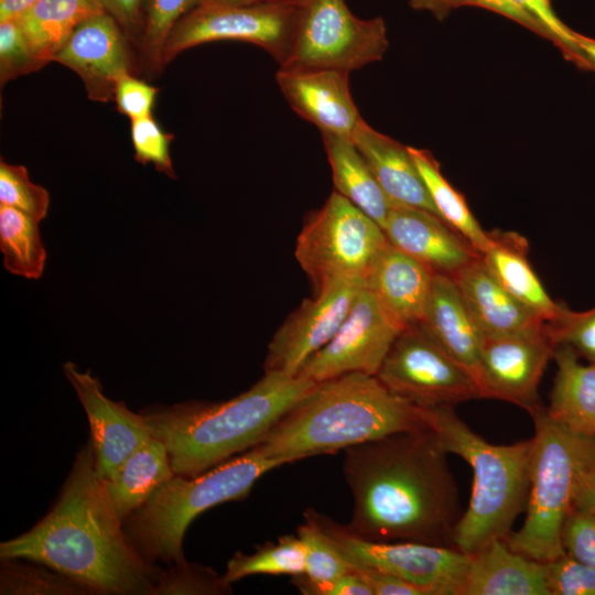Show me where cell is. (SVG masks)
I'll list each match as a JSON object with an SVG mask.
<instances>
[{
	"label": "cell",
	"mask_w": 595,
	"mask_h": 595,
	"mask_svg": "<svg viewBox=\"0 0 595 595\" xmlns=\"http://www.w3.org/2000/svg\"><path fill=\"white\" fill-rule=\"evenodd\" d=\"M452 3L453 9L463 6H473L490 10L547 39L542 28L513 0H453Z\"/></svg>",
	"instance_id": "obj_46"
},
{
	"label": "cell",
	"mask_w": 595,
	"mask_h": 595,
	"mask_svg": "<svg viewBox=\"0 0 595 595\" xmlns=\"http://www.w3.org/2000/svg\"><path fill=\"white\" fill-rule=\"evenodd\" d=\"M351 139L392 205L416 207L439 216L409 147L375 130L364 119Z\"/></svg>",
	"instance_id": "obj_22"
},
{
	"label": "cell",
	"mask_w": 595,
	"mask_h": 595,
	"mask_svg": "<svg viewBox=\"0 0 595 595\" xmlns=\"http://www.w3.org/2000/svg\"><path fill=\"white\" fill-rule=\"evenodd\" d=\"M462 595H549L544 564L495 540L472 555Z\"/></svg>",
	"instance_id": "obj_24"
},
{
	"label": "cell",
	"mask_w": 595,
	"mask_h": 595,
	"mask_svg": "<svg viewBox=\"0 0 595 595\" xmlns=\"http://www.w3.org/2000/svg\"><path fill=\"white\" fill-rule=\"evenodd\" d=\"M387 242L377 221L334 191L307 216L294 255L316 293L339 279L365 278Z\"/></svg>",
	"instance_id": "obj_8"
},
{
	"label": "cell",
	"mask_w": 595,
	"mask_h": 595,
	"mask_svg": "<svg viewBox=\"0 0 595 595\" xmlns=\"http://www.w3.org/2000/svg\"><path fill=\"white\" fill-rule=\"evenodd\" d=\"M447 452L429 426L344 450L353 495L348 528L372 541L453 547L463 515Z\"/></svg>",
	"instance_id": "obj_1"
},
{
	"label": "cell",
	"mask_w": 595,
	"mask_h": 595,
	"mask_svg": "<svg viewBox=\"0 0 595 595\" xmlns=\"http://www.w3.org/2000/svg\"><path fill=\"white\" fill-rule=\"evenodd\" d=\"M529 414L534 434L526 518L507 543L513 551L544 563L565 554L563 526L574 508L582 478L595 467V439L552 420L543 405Z\"/></svg>",
	"instance_id": "obj_7"
},
{
	"label": "cell",
	"mask_w": 595,
	"mask_h": 595,
	"mask_svg": "<svg viewBox=\"0 0 595 595\" xmlns=\"http://www.w3.org/2000/svg\"><path fill=\"white\" fill-rule=\"evenodd\" d=\"M39 224L17 208L0 205V250L3 267L10 273L30 280L42 277L46 250Z\"/></svg>",
	"instance_id": "obj_32"
},
{
	"label": "cell",
	"mask_w": 595,
	"mask_h": 595,
	"mask_svg": "<svg viewBox=\"0 0 595 595\" xmlns=\"http://www.w3.org/2000/svg\"><path fill=\"white\" fill-rule=\"evenodd\" d=\"M44 65L35 58L15 19L0 22V83L39 71Z\"/></svg>",
	"instance_id": "obj_41"
},
{
	"label": "cell",
	"mask_w": 595,
	"mask_h": 595,
	"mask_svg": "<svg viewBox=\"0 0 595 595\" xmlns=\"http://www.w3.org/2000/svg\"><path fill=\"white\" fill-rule=\"evenodd\" d=\"M175 475L165 445L154 436L132 452L105 480L107 494L122 522Z\"/></svg>",
	"instance_id": "obj_27"
},
{
	"label": "cell",
	"mask_w": 595,
	"mask_h": 595,
	"mask_svg": "<svg viewBox=\"0 0 595 595\" xmlns=\"http://www.w3.org/2000/svg\"><path fill=\"white\" fill-rule=\"evenodd\" d=\"M556 374L549 394L548 415L569 430L595 439V363L582 364L567 345L553 356Z\"/></svg>",
	"instance_id": "obj_26"
},
{
	"label": "cell",
	"mask_w": 595,
	"mask_h": 595,
	"mask_svg": "<svg viewBox=\"0 0 595 595\" xmlns=\"http://www.w3.org/2000/svg\"><path fill=\"white\" fill-rule=\"evenodd\" d=\"M547 327L555 346L567 345L580 357L595 363V306L576 312L563 305Z\"/></svg>",
	"instance_id": "obj_38"
},
{
	"label": "cell",
	"mask_w": 595,
	"mask_h": 595,
	"mask_svg": "<svg viewBox=\"0 0 595 595\" xmlns=\"http://www.w3.org/2000/svg\"><path fill=\"white\" fill-rule=\"evenodd\" d=\"M299 12V7L288 4H229L205 0L171 30L162 52V66L188 48L219 41L260 46L281 66L291 52Z\"/></svg>",
	"instance_id": "obj_11"
},
{
	"label": "cell",
	"mask_w": 595,
	"mask_h": 595,
	"mask_svg": "<svg viewBox=\"0 0 595 595\" xmlns=\"http://www.w3.org/2000/svg\"><path fill=\"white\" fill-rule=\"evenodd\" d=\"M383 230L388 242L434 274L454 277L479 256L442 218L421 208L392 205Z\"/></svg>",
	"instance_id": "obj_19"
},
{
	"label": "cell",
	"mask_w": 595,
	"mask_h": 595,
	"mask_svg": "<svg viewBox=\"0 0 595 595\" xmlns=\"http://www.w3.org/2000/svg\"><path fill=\"white\" fill-rule=\"evenodd\" d=\"M426 415L445 451L462 457L473 472L470 498L456 526L454 548L474 555L495 540H507L527 508L533 439L491 444L474 432L454 407L426 409Z\"/></svg>",
	"instance_id": "obj_5"
},
{
	"label": "cell",
	"mask_w": 595,
	"mask_h": 595,
	"mask_svg": "<svg viewBox=\"0 0 595 595\" xmlns=\"http://www.w3.org/2000/svg\"><path fill=\"white\" fill-rule=\"evenodd\" d=\"M376 377L391 393L424 409L482 398L472 374L421 323L398 334Z\"/></svg>",
	"instance_id": "obj_12"
},
{
	"label": "cell",
	"mask_w": 595,
	"mask_h": 595,
	"mask_svg": "<svg viewBox=\"0 0 595 595\" xmlns=\"http://www.w3.org/2000/svg\"><path fill=\"white\" fill-rule=\"evenodd\" d=\"M37 1L39 0H0V22L18 18Z\"/></svg>",
	"instance_id": "obj_51"
},
{
	"label": "cell",
	"mask_w": 595,
	"mask_h": 595,
	"mask_svg": "<svg viewBox=\"0 0 595 595\" xmlns=\"http://www.w3.org/2000/svg\"><path fill=\"white\" fill-rule=\"evenodd\" d=\"M1 561L0 594L2 595L91 594L86 586L43 564H24L19 562V559Z\"/></svg>",
	"instance_id": "obj_34"
},
{
	"label": "cell",
	"mask_w": 595,
	"mask_h": 595,
	"mask_svg": "<svg viewBox=\"0 0 595 595\" xmlns=\"http://www.w3.org/2000/svg\"><path fill=\"white\" fill-rule=\"evenodd\" d=\"M555 344L545 324L537 329L484 338L477 385L482 398L499 399L529 413L539 407V385Z\"/></svg>",
	"instance_id": "obj_15"
},
{
	"label": "cell",
	"mask_w": 595,
	"mask_h": 595,
	"mask_svg": "<svg viewBox=\"0 0 595 595\" xmlns=\"http://www.w3.org/2000/svg\"><path fill=\"white\" fill-rule=\"evenodd\" d=\"M315 385L264 372L227 401L155 405L141 413L152 435L165 445L175 475L192 477L257 446Z\"/></svg>",
	"instance_id": "obj_3"
},
{
	"label": "cell",
	"mask_w": 595,
	"mask_h": 595,
	"mask_svg": "<svg viewBox=\"0 0 595 595\" xmlns=\"http://www.w3.org/2000/svg\"><path fill=\"white\" fill-rule=\"evenodd\" d=\"M101 11L97 0H39L15 20L35 58L46 65L84 19Z\"/></svg>",
	"instance_id": "obj_29"
},
{
	"label": "cell",
	"mask_w": 595,
	"mask_h": 595,
	"mask_svg": "<svg viewBox=\"0 0 595 595\" xmlns=\"http://www.w3.org/2000/svg\"><path fill=\"white\" fill-rule=\"evenodd\" d=\"M453 0H410L409 3L414 10L428 11L436 19L443 20L453 10Z\"/></svg>",
	"instance_id": "obj_50"
},
{
	"label": "cell",
	"mask_w": 595,
	"mask_h": 595,
	"mask_svg": "<svg viewBox=\"0 0 595 595\" xmlns=\"http://www.w3.org/2000/svg\"><path fill=\"white\" fill-rule=\"evenodd\" d=\"M433 280L429 268L390 242L364 278L366 289L400 331L422 322Z\"/></svg>",
	"instance_id": "obj_20"
},
{
	"label": "cell",
	"mask_w": 595,
	"mask_h": 595,
	"mask_svg": "<svg viewBox=\"0 0 595 595\" xmlns=\"http://www.w3.org/2000/svg\"><path fill=\"white\" fill-rule=\"evenodd\" d=\"M549 595H595V570L563 554L544 562Z\"/></svg>",
	"instance_id": "obj_42"
},
{
	"label": "cell",
	"mask_w": 595,
	"mask_h": 595,
	"mask_svg": "<svg viewBox=\"0 0 595 595\" xmlns=\"http://www.w3.org/2000/svg\"><path fill=\"white\" fill-rule=\"evenodd\" d=\"M231 584L209 566L187 563L185 560L170 563L161 570L153 594L220 595L230 594Z\"/></svg>",
	"instance_id": "obj_36"
},
{
	"label": "cell",
	"mask_w": 595,
	"mask_h": 595,
	"mask_svg": "<svg viewBox=\"0 0 595 595\" xmlns=\"http://www.w3.org/2000/svg\"><path fill=\"white\" fill-rule=\"evenodd\" d=\"M0 205L17 208L36 220H43L50 207L48 191L30 180L28 169L0 162Z\"/></svg>",
	"instance_id": "obj_37"
},
{
	"label": "cell",
	"mask_w": 595,
	"mask_h": 595,
	"mask_svg": "<svg viewBox=\"0 0 595 595\" xmlns=\"http://www.w3.org/2000/svg\"><path fill=\"white\" fill-rule=\"evenodd\" d=\"M350 566L364 577L374 595H425L419 587L391 574L367 567Z\"/></svg>",
	"instance_id": "obj_47"
},
{
	"label": "cell",
	"mask_w": 595,
	"mask_h": 595,
	"mask_svg": "<svg viewBox=\"0 0 595 595\" xmlns=\"http://www.w3.org/2000/svg\"><path fill=\"white\" fill-rule=\"evenodd\" d=\"M158 93L156 87L128 74L118 80L113 100L118 111L133 121L152 116Z\"/></svg>",
	"instance_id": "obj_44"
},
{
	"label": "cell",
	"mask_w": 595,
	"mask_h": 595,
	"mask_svg": "<svg viewBox=\"0 0 595 595\" xmlns=\"http://www.w3.org/2000/svg\"><path fill=\"white\" fill-rule=\"evenodd\" d=\"M364 285V278L339 279L303 300L272 336L264 372L296 377L337 333Z\"/></svg>",
	"instance_id": "obj_13"
},
{
	"label": "cell",
	"mask_w": 595,
	"mask_h": 595,
	"mask_svg": "<svg viewBox=\"0 0 595 595\" xmlns=\"http://www.w3.org/2000/svg\"><path fill=\"white\" fill-rule=\"evenodd\" d=\"M129 39L106 11L89 15L74 30L53 62L65 65L82 79L89 99L113 100L118 80L131 74Z\"/></svg>",
	"instance_id": "obj_16"
},
{
	"label": "cell",
	"mask_w": 595,
	"mask_h": 595,
	"mask_svg": "<svg viewBox=\"0 0 595 595\" xmlns=\"http://www.w3.org/2000/svg\"><path fill=\"white\" fill-rule=\"evenodd\" d=\"M595 515V467L588 470L581 480L574 499V508Z\"/></svg>",
	"instance_id": "obj_49"
},
{
	"label": "cell",
	"mask_w": 595,
	"mask_h": 595,
	"mask_svg": "<svg viewBox=\"0 0 595 595\" xmlns=\"http://www.w3.org/2000/svg\"><path fill=\"white\" fill-rule=\"evenodd\" d=\"M328 595H374L364 577L353 567L336 580Z\"/></svg>",
	"instance_id": "obj_48"
},
{
	"label": "cell",
	"mask_w": 595,
	"mask_h": 595,
	"mask_svg": "<svg viewBox=\"0 0 595 595\" xmlns=\"http://www.w3.org/2000/svg\"><path fill=\"white\" fill-rule=\"evenodd\" d=\"M305 555V571L292 577L295 587L305 595H328L338 577L351 566L322 530L315 510L304 512V521L298 527Z\"/></svg>",
	"instance_id": "obj_31"
},
{
	"label": "cell",
	"mask_w": 595,
	"mask_h": 595,
	"mask_svg": "<svg viewBox=\"0 0 595 595\" xmlns=\"http://www.w3.org/2000/svg\"><path fill=\"white\" fill-rule=\"evenodd\" d=\"M204 0H148L139 48L143 67L154 74L163 69L162 52L175 23Z\"/></svg>",
	"instance_id": "obj_35"
},
{
	"label": "cell",
	"mask_w": 595,
	"mask_h": 595,
	"mask_svg": "<svg viewBox=\"0 0 595 595\" xmlns=\"http://www.w3.org/2000/svg\"><path fill=\"white\" fill-rule=\"evenodd\" d=\"M334 191L360 208L383 229L392 203L350 138L322 133Z\"/></svg>",
	"instance_id": "obj_28"
},
{
	"label": "cell",
	"mask_w": 595,
	"mask_h": 595,
	"mask_svg": "<svg viewBox=\"0 0 595 595\" xmlns=\"http://www.w3.org/2000/svg\"><path fill=\"white\" fill-rule=\"evenodd\" d=\"M288 463V458L267 457L253 447L197 476L174 475L125 520L126 534L150 562L185 560L184 534L198 515L245 499L262 475Z\"/></svg>",
	"instance_id": "obj_6"
},
{
	"label": "cell",
	"mask_w": 595,
	"mask_h": 595,
	"mask_svg": "<svg viewBox=\"0 0 595 595\" xmlns=\"http://www.w3.org/2000/svg\"><path fill=\"white\" fill-rule=\"evenodd\" d=\"M0 558L43 564L91 594L153 595L161 572L127 537L90 440L77 452L51 511L29 531L1 542Z\"/></svg>",
	"instance_id": "obj_2"
},
{
	"label": "cell",
	"mask_w": 595,
	"mask_h": 595,
	"mask_svg": "<svg viewBox=\"0 0 595 595\" xmlns=\"http://www.w3.org/2000/svg\"><path fill=\"white\" fill-rule=\"evenodd\" d=\"M452 278L484 338L517 335L545 324L501 285L479 256Z\"/></svg>",
	"instance_id": "obj_21"
},
{
	"label": "cell",
	"mask_w": 595,
	"mask_h": 595,
	"mask_svg": "<svg viewBox=\"0 0 595 595\" xmlns=\"http://www.w3.org/2000/svg\"><path fill=\"white\" fill-rule=\"evenodd\" d=\"M578 45L588 61L591 71L595 72V39L577 33Z\"/></svg>",
	"instance_id": "obj_53"
},
{
	"label": "cell",
	"mask_w": 595,
	"mask_h": 595,
	"mask_svg": "<svg viewBox=\"0 0 595 595\" xmlns=\"http://www.w3.org/2000/svg\"><path fill=\"white\" fill-rule=\"evenodd\" d=\"M421 324L477 382L484 336L452 277L434 274Z\"/></svg>",
	"instance_id": "obj_23"
},
{
	"label": "cell",
	"mask_w": 595,
	"mask_h": 595,
	"mask_svg": "<svg viewBox=\"0 0 595 595\" xmlns=\"http://www.w3.org/2000/svg\"><path fill=\"white\" fill-rule=\"evenodd\" d=\"M63 371L87 414L97 472L108 479L153 435L143 414L106 397L99 380L89 371H79L72 361L64 364Z\"/></svg>",
	"instance_id": "obj_17"
},
{
	"label": "cell",
	"mask_w": 595,
	"mask_h": 595,
	"mask_svg": "<svg viewBox=\"0 0 595 595\" xmlns=\"http://www.w3.org/2000/svg\"><path fill=\"white\" fill-rule=\"evenodd\" d=\"M315 513L322 530L350 565L391 574L425 595H462L472 555L453 547L364 539L347 524Z\"/></svg>",
	"instance_id": "obj_10"
},
{
	"label": "cell",
	"mask_w": 595,
	"mask_h": 595,
	"mask_svg": "<svg viewBox=\"0 0 595 595\" xmlns=\"http://www.w3.org/2000/svg\"><path fill=\"white\" fill-rule=\"evenodd\" d=\"M305 571V555L298 536L286 534L275 542H267L252 553L237 552L228 561L225 581L232 584L244 577L258 574L302 575Z\"/></svg>",
	"instance_id": "obj_33"
},
{
	"label": "cell",
	"mask_w": 595,
	"mask_h": 595,
	"mask_svg": "<svg viewBox=\"0 0 595 595\" xmlns=\"http://www.w3.org/2000/svg\"><path fill=\"white\" fill-rule=\"evenodd\" d=\"M275 79L291 108L321 133L353 138L363 118L350 93L348 72L279 67Z\"/></svg>",
	"instance_id": "obj_18"
},
{
	"label": "cell",
	"mask_w": 595,
	"mask_h": 595,
	"mask_svg": "<svg viewBox=\"0 0 595 595\" xmlns=\"http://www.w3.org/2000/svg\"><path fill=\"white\" fill-rule=\"evenodd\" d=\"M205 1V0H204ZM229 4H288L293 7H304L311 0H206ZM203 2V1H202Z\"/></svg>",
	"instance_id": "obj_52"
},
{
	"label": "cell",
	"mask_w": 595,
	"mask_h": 595,
	"mask_svg": "<svg viewBox=\"0 0 595 595\" xmlns=\"http://www.w3.org/2000/svg\"><path fill=\"white\" fill-rule=\"evenodd\" d=\"M489 245L479 255L485 266L517 300L545 322L553 320L563 304L545 291L528 258L527 239L513 231L489 232Z\"/></svg>",
	"instance_id": "obj_25"
},
{
	"label": "cell",
	"mask_w": 595,
	"mask_h": 595,
	"mask_svg": "<svg viewBox=\"0 0 595 595\" xmlns=\"http://www.w3.org/2000/svg\"><path fill=\"white\" fill-rule=\"evenodd\" d=\"M138 46L143 33L148 0H97Z\"/></svg>",
	"instance_id": "obj_45"
},
{
	"label": "cell",
	"mask_w": 595,
	"mask_h": 595,
	"mask_svg": "<svg viewBox=\"0 0 595 595\" xmlns=\"http://www.w3.org/2000/svg\"><path fill=\"white\" fill-rule=\"evenodd\" d=\"M400 332L364 285L337 333L296 377L321 382L353 372L376 376Z\"/></svg>",
	"instance_id": "obj_14"
},
{
	"label": "cell",
	"mask_w": 595,
	"mask_h": 595,
	"mask_svg": "<svg viewBox=\"0 0 595 595\" xmlns=\"http://www.w3.org/2000/svg\"><path fill=\"white\" fill-rule=\"evenodd\" d=\"M429 196L440 218L465 238L478 255L489 245L490 236L472 214L463 195L441 172L440 163L424 149L409 147Z\"/></svg>",
	"instance_id": "obj_30"
},
{
	"label": "cell",
	"mask_w": 595,
	"mask_h": 595,
	"mask_svg": "<svg viewBox=\"0 0 595 595\" xmlns=\"http://www.w3.org/2000/svg\"><path fill=\"white\" fill-rule=\"evenodd\" d=\"M388 46L382 18L360 19L345 0H311L300 8L291 52L280 67L350 73L380 61Z\"/></svg>",
	"instance_id": "obj_9"
},
{
	"label": "cell",
	"mask_w": 595,
	"mask_h": 595,
	"mask_svg": "<svg viewBox=\"0 0 595 595\" xmlns=\"http://www.w3.org/2000/svg\"><path fill=\"white\" fill-rule=\"evenodd\" d=\"M429 426L426 409L391 393L376 376L353 372L316 382L255 448L294 462Z\"/></svg>",
	"instance_id": "obj_4"
},
{
	"label": "cell",
	"mask_w": 595,
	"mask_h": 595,
	"mask_svg": "<svg viewBox=\"0 0 595 595\" xmlns=\"http://www.w3.org/2000/svg\"><path fill=\"white\" fill-rule=\"evenodd\" d=\"M513 1L542 28L547 39L552 41L569 61L581 69L591 71L588 61L578 45L577 32L558 17L551 0Z\"/></svg>",
	"instance_id": "obj_39"
},
{
	"label": "cell",
	"mask_w": 595,
	"mask_h": 595,
	"mask_svg": "<svg viewBox=\"0 0 595 595\" xmlns=\"http://www.w3.org/2000/svg\"><path fill=\"white\" fill-rule=\"evenodd\" d=\"M562 545L566 554L595 570V515L573 509L563 526Z\"/></svg>",
	"instance_id": "obj_43"
},
{
	"label": "cell",
	"mask_w": 595,
	"mask_h": 595,
	"mask_svg": "<svg viewBox=\"0 0 595 595\" xmlns=\"http://www.w3.org/2000/svg\"><path fill=\"white\" fill-rule=\"evenodd\" d=\"M173 139L174 136L163 131L153 116L131 121L134 159L143 165L151 163L159 172L175 178L170 155Z\"/></svg>",
	"instance_id": "obj_40"
}]
</instances>
